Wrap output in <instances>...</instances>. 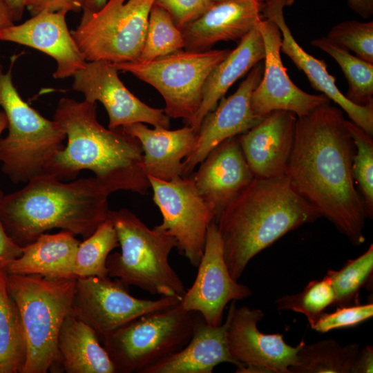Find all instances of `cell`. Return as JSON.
I'll return each instance as SVG.
<instances>
[{"mask_svg":"<svg viewBox=\"0 0 373 373\" xmlns=\"http://www.w3.org/2000/svg\"><path fill=\"white\" fill-rule=\"evenodd\" d=\"M355 145L340 109L330 103L298 117L285 174L296 192L354 245L367 218L352 175Z\"/></svg>","mask_w":373,"mask_h":373,"instance_id":"cell-1","label":"cell"},{"mask_svg":"<svg viewBox=\"0 0 373 373\" xmlns=\"http://www.w3.org/2000/svg\"><path fill=\"white\" fill-rule=\"evenodd\" d=\"M53 119L65 132L67 145L55 154L43 173L72 180L81 171L90 170L110 194L124 190L143 195L151 188L140 142L122 128L102 126L96 103L63 97Z\"/></svg>","mask_w":373,"mask_h":373,"instance_id":"cell-2","label":"cell"},{"mask_svg":"<svg viewBox=\"0 0 373 373\" xmlns=\"http://www.w3.org/2000/svg\"><path fill=\"white\" fill-rule=\"evenodd\" d=\"M321 217L286 174L256 178L222 211L216 223L229 271L238 281L249 262L289 231Z\"/></svg>","mask_w":373,"mask_h":373,"instance_id":"cell-3","label":"cell"},{"mask_svg":"<svg viewBox=\"0 0 373 373\" xmlns=\"http://www.w3.org/2000/svg\"><path fill=\"white\" fill-rule=\"evenodd\" d=\"M0 198V220L8 237L23 247L52 229L84 239L108 218L110 193L95 178L63 182L39 175Z\"/></svg>","mask_w":373,"mask_h":373,"instance_id":"cell-4","label":"cell"},{"mask_svg":"<svg viewBox=\"0 0 373 373\" xmlns=\"http://www.w3.org/2000/svg\"><path fill=\"white\" fill-rule=\"evenodd\" d=\"M75 285L76 278L6 273L7 289L18 307L26 343L21 373H46L60 361L58 335L71 310Z\"/></svg>","mask_w":373,"mask_h":373,"instance_id":"cell-5","label":"cell"},{"mask_svg":"<svg viewBox=\"0 0 373 373\" xmlns=\"http://www.w3.org/2000/svg\"><path fill=\"white\" fill-rule=\"evenodd\" d=\"M108 217L113 223L121 248L120 253L107 258L108 276L153 295L182 299L185 287L169 262L171 251L178 247L176 240L149 229L127 209L109 210Z\"/></svg>","mask_w":373,"mask_h":373,"instance_id":"cell-6","label":"cell"},{"mask_svg":"<svg viewBox=\"0 0 373 373\" xmlns=\"http://www.w3.org/2000/svg\"><path fill=\"white\" fill-rule=\"evenodd\" d=\"M15 57L4 72L0 63V106L5 113L8 133L0 138L1 171L15 184L28 182L43 174L46 164L62 149L66 135L54 119L50 120L20 96L12 79Z\"/></svg>","mask_w":373,"mask_h":373,"instance_id":"cell-7","label":"cell"},{"mask_svg":"<svg viewBox=\"0 0 373 373\" xmlns=\"http://www.w3.org/2000/svg\"><path fill=\"white\" fill-rule=\"evenodd\" d=\"M195 312L181 303L143 315L102 337L115 373H143L177 353L191 339Z\"/></svg>","mask_w":373,"mask_h":373,"instance_id":"cell-8","label":"cell"},{"mask_svg":"<svg viewBox=\"0 0 373 373\" xmlns=\"http://www.w3.org/2000/svg\"><path fill=\"white\" fill-rule=\"evenodd\" d=\"M155 0H108L95 12H83L70 33L86 61H137Z\"/></svg>","mask_w":373,"mask_h":373,"instance_id":"cell-9","label":"cell"},{"mask_svg":"<svg viewBox=\"0 0 373 373\" xmlns=\"http://www.w3.org/2000/svg\"><path fill=\"white\" fill-rule=\"evenodd\" d=\"M230 51L180 50L148 61L113 64L118 70L131 73L154 87L165 102V114L186 123L201 104L207 77Z\"/></svg>","mask_w":373,"mask_h":373,"instance_id":"cell-10","label":"cell"},{"mask_svg":"<svg viewBox=\"0 0 373 373\" xmlns=\"http://www.w3.org/2000/svg\"><path fill=\"white\" fill-rule=\"evenodd\" d=\"M128 285L109 276L76 278L70 312L103 337L143 315L171 307L181 299L162 296L157 300L135 298Z\"/></svg>","mask_w":373,"mask_h":373,"instance_id":"cell-11","label":"cell"},{"mask_svg":"<svg viewBox=\"0 0 373 373\" xmlns=\"http://www.w3.org/2000/svg\"><path fill=\"white\" fill-rule=\"evenodd\" d=\"M153 200L159 208L162 222L156 230L173 237L177 248L193 267L202 256L207 228L213 215L198 193L191 177L170 181L148 176Z\"/></svg>","mask_w":373,"mask_h":373,"instance_id":"cell-12","label":"cell"},{"mask_svg":"<svg viewBox=\"0 0 373 373\" xmlns=\"http://www.w3.org/2000/svg\"><path fill=\"white\" fill-rule=\"evenodd\" d=\"M265 316L260 309L237 307L231 302L227 313V343L238 373H290L303 341L296 347L281 334H263L257 324Z\"/></svg>","mask_w":373,"mask_h":373,"instance_id":"cell-13","label":"cell"},{"mask_svg":"<svg viewBox=\"0 0 373 373\" xmlns=\"http://www.w3.org/2000/svg\"><path fill=\"white\" fill-rule=\"evenodd\" d=\"M195 279L180 303L187 312L200 314L211 326L222 323L226 305L249 297L251 290L231 277L224 258L223 245L215 221L209 224Z\"/></svg>","mask_w":373,"mask_h":373,"instance_id":"cell-14","label":"cell"},{"mask_svg":"<svg viewBox=\"0 0 373 373\" xmlns=\"http://www.w3.org/2000/svg\"><path fill=\"white\" fill-rule=\"evenodd\" d=\"M118 70L106 61H86L73 77V88L91 102H101L108 115V128H117L134 124H149L169 128L170 118L164 109L146 104L122 83Z\"/></svg>","mask_w":373,"mask_h":373,"instance_id":"cell-15","label":"cell"},{"mask_svg":"<svg viewBox=\"0 0 373 373\" xmlns=\"http://www.w3.org/2000/svg\"><path fill=\"white\" fill-rule=\"evenodd\" d=\"M258 27L263 39L265 55L262 78L251 97L254 115L263 118L275 111H287L301 117L330 103L324 94L307 93L291 80L280 57L282 35L277 24L264 18Z\"/></svg>","mask_w":373,"mask_h":373,"instance_id":"cell-16","label":"cell"},{"mask_svg":"<svg viewBox=\"0 0 373 373\" xmlns=\"http://www.w3.org/2000/svg\"><path fill=\"white\" fill-rule=\"evenodd\" d=\"M264 66L256 64L236 92L222 97L203 119L195 144L182 162V177L189 176L209 153L223 141L238 136L259 123L263 118L254 115L251 106L254 90L259 84Z\"/></svg>","mask_w":373,"mask_h":373,"instance_id":"cell-17","label":"cell"},{"mask_svg":"<svg viewBox=\"0 0 373 373\" xmlns=\"http://www.w3.org/2000/svg\"><path fill=\"white\" fill-rule=\"evenodd\" d=\"M190 175L211 211L214 221L224 208L254 180L238 136L230 137L211 150Z\"/></svg>","mask_w":373,"mask_h":373,"instance_id":"cell-18","label":"cell"},{"mask_svg":"<svg viewBox=\"0 0 373 373\" xmlns=\"http://www.w3.org/2000/svg\"><path fill=\"white\" fill-rule=\"evenodd\" d=\"M66 14L42 12L18 25L15 23L0 31V40L26 46L50 56L57 63L55 79L73 77L86 61L70 31Z\"/></svg>","mask_w":373,"mask_h":373,"instance_id":"cell-19","label":"cell"},{"mask_svg":"<svg viewBox=\"0 0 373 373\" xmlns=\"http://www.w3.org/2000/svg\"><path fill=\"white\" fill-rule=\"evenodd\" d=\"M296 120L291 112L275 111L238 135L254 178H272L285 174L294 146Z\"/></svg>","mask_w":373,"mask_h":373,"instance_id":"cell-20","label":"cell"},{"mask_svg":"<svg viewBox=\"0 0 373 373\" xmlns=\"http://www.w3.org/2000/svg\"><path fill=\"white\" fill-rule=\"evenodd\" d=\"M291 0H263V18L274 21L281 35L280 51L288 56L296 67L304 72L311 86L337 104L348 115L352 122L373 135V103L358 106L350 102L338 88L335 78L327 70V64L305 52L296 42L283 16V8Z\"/></svg>","mask_w":373,"mask_h":373,"instance_id":"cell-21","label":"cell"},{"mask_svg":"<svg viewBox=\"0 0 373 373\" xmlns=\"http://www.w3.org/2000/svg\"><path fill=\"white\" fill-rule=\"evenodd\" d=\"M257 0L214 3L204 14L180 28L184 49L202 52L220 41H240L264 19Z\"/></svg>","mask_w":373,"mask_h":373,"instance_id":"cell-22","label":"cell"},{"mask_svg":"<svg viewBox=\"0 0 373 373\" xmlns=\"http://www.w3.org/2000/svg\"><path fill=\"white\" fill-rule=\"evenodd\" d=\"M121 128L140 142L147 176L165 181L182 177V162L193 149L197 139L198 133L190 126L169 130L150 128L138 122Z\"/></svg>","mask_w":373,"mask_h":373,"instance_id":"cell-23","label":"cell"},{"mask_svg":"<svg viewBox=\"0 0 373 373\" xmlns=\"http://www.w3.org/2000/svg\"><path fill=\"white\" fill-rule=\"evenodd\" d=\"M195 313L193 334L186 345L143 373H211L222 363L236 366L227 348V321L219 326H211Z\"/></svg>","mask_w":373,"mask_h":373,"instance_id":"cell-24","label":"cell"},{"mask_svg":"<svg viewBox=\"0 0 373 373\" xmlns=\"http://www.w3.org/2000/svg\"><path fill=\"white\" fill-rule=\"evenodd\" d=\"M265 55L263 39L257 27L240 40L237 47L209 75L203 86L201 104L186 125L198 133L204 117L216 106L229 88L264 59Z\"/></svg>","mask_w":373,"mask_h":373,"instance_id":"cell-25","label":"cell"},{"mask_svg":"<svg viewBox=\"0 0 373 373\" xmlns=\"http://www.w3.org/2000/svg\"><path fill=\"white\" fill-rule=\"evenodd\" d=\"M80 242L70 232L42 233L22 247V254L0 263L7 274H37L50 278H75L71 269Z\"/></svg>","mask_w":373,"mask_h":373,"instance_id":"cell-26","label":"cell"},{"mask_svg":"<svg viewBox=\"0 0 373 373\" xmlns=\"http://www.w3.org/2000/svg\"><path fill=\"white\" fill-rule=\"evenodd\" d=\"M57 349L67 373H115L98 334L71 312L60 328Z\"/></svg>","mask_w":373,"mask_h":373,"instance_id":"cell-27","label":"cell"},{"mask_svg":"<svg viewBox=\"0 0 373 373\" xmlns=\"http://www.w3.org/2000/svg\"><path fill=\"white\" fill-rule=\"evenodd\" d=\"M26 343L18 307L6 286V272L0 266V373H21Z\"/></svg>","mask_w":373,"mask_h":373,"instance_id":"cell-28","label":"cell"},{"mask_svg":"<svg viewBox=\"0 0 373 373\" xmlns=\"http://www.w3.org/2000/svg\"><path fill=\"white\" fill-rule=\"evenodd\" d=\"M357 343L342 347L333 339L311 344L303 340L290 373H350L359 351Z\"/></svg>","mask_w":373,"mask_h":373,"instance_id":"cell-29","label":"cell"},{"mask_svg":"<svg viewBox=\"0 0 373 373\" xmlns=\"http://www.w3.org/2000/svg\"><path fill=\"white\" fill-rule=\"evenodd\" d=\"M311 44L329 54L340 66L348 84L347 99L358 106L373 103V64L352 55L327 37L314 39Z\"/></svg>","mask_w":373,"mask_h":373,"instance_id":"cell-30","label":"cell"},{"mask_svg":"<svg viewBox=\"0 0 373 373\" xmlns=\"http://www.w3.org/2000/svg\"><path fill=\"white\" fill-rule=\"evenodd\" d=\"M119 247L116 230L108 217L89 237L79 243L72 266L73 277L108 276L107 258L112 250Z\"/></svg>","mask_w":373,"mask_h":373,"instance_id":"cell-31","label":"cell"},{"mask_svg":"<svg viewBox=\"0 0 373 373\" xmlns=\"http://www.w3.org/2000/svg\"><path fill=\"white\" fill-rule=\"evenodd\" d=\"M373 245L360 256L347 261L339 270H329L325 276L334 292L333 305L336 307L358 304L359 292L372 278Z\"/></svg>","mask_w":373,"mask_h":373,"instance_id":"cell-32","label":"cell"},{"mask_svg":"<svg viewBox=\"0 0 373 373\" xmlns=\"http://www.w3.org/2000/svg\"><path fill=\"white\" fill-rule=\"evenodd\" d=\"M184 48L181 30L171 15L153 5L149 17L144 44L137 61H148Z\"/></svg>","mask_w":373,"mask_h":373,"instance_id":"cell-33","label":"cell"},{"mask_svg":"<svg viewBox=\"0 0 373 373\" xmlns=\"http://www.w3.org/2000/svg\"><path fill=\"white\" fill-rule=\"evenodd\" d=\"M346 126L355 145L352 175L363 201L367 218L373 216V139L352 121Z\"/></svg>","mask_w":373,"mask_h":373,"instance_id":"cell-34","label":"cell"},{"mask_svg":"<svg viewBox=\"0 0 373 373\" xmlns=\"http://www.w3.org/2000/svg\"><path fill=\"white\" fill-rule=\"evenodd\" d=\"M334 301V292L329 280L325 276L312 280L298 294L286 295L276 300L279 310H291L304 314L308 321L323 312Z\"/></svg>","mask_w":373,"mask_h":373,"instance_id":"cell-35","label":"cell"},{"mask_svg":"<svg viewBox=\"0 0 373 373\" xmlns=\"http://www.w3.org/2000/svg\"><path fill=\"white\" fill-rule=\"evenodd\" d=\"M327 37L335 44L354 52L373 64V21H343L332 28Z\"/></svg>","mask_w":373,"mask_h":373,"instance_id":"cell-36","label":"cell"},{"mask_svg":"<svg viewBox=\"0 0 373 373\" xmlns=\"http://www.w3.org/2000/svg\"><path fill=\"white\" fill-rule=\"evenodd\" d=\"M373 316V304L352 305L337 307L332 313L322 312L309 321L311 327L318 332L325 333L341 328L352 327Z\"/></svg>","mask_w":373,"mask_h":373,"instance_id":"cell-37","label":"cell"},{"mask_svg":"<svg viewBox=\"0 0 373 373\" xmlns=\"http://www.w3.org/2000/svg\"><path fill=\"white\" fill-rule=\"evenodd\" d=\"M214 3L211 0H155L180 29L204 14Z\"/></svg>","mask_w":373,"mask_h":373,"instance_id":"cell-38","label":"cell"},{"mask_svg":"<svg viewBox=\"0 0 373 373\" xmlns=\"http://www.w3.org/2000/svg\"><path fill=\"white\" fill-rule=\"evenodd\" d=\"M26 9L32 16L42 12H78L82 10L80 0H27Z\"/></svg>","mask_w":373,"mask_h":373,"instance_id":"cell-39","label":"cell"},{"mask_svg":"<svg viewBox=\"0 0 373 373\" xmlns=\"http://www.w3.org/2000/svg\"><path fill=\"white\" fill-rule=\"evenodd\" d=\"M3 193L0 189V198ZM22 247L15 244L6 233L0 220V263L8 262L19 257Z\"/></svg>","mask_w":373,"mask_h":373,"instance_id":"cell-40","label":"cell"},{"mask_svg":"<svg viewBox=\"0 0 373 373\" xmlns=\"http://www.w3.org/2000/svg\"><path fill=\"white\" fill-rule=\"evenodd\" d=\"M373 372V347L366 345L359 350L350 373H372Z\"/></svg>","mask_w":373,"mask_h":373,"instance_id":"cell-41","label":"cell"},{"mask_svg":"<svg viewBox=\"0 0 373 373\" xmlns=\"http://www.w3.org/2000/svg\"><path fill=\"white\" fill-rule=\"evenodd\" d=\"M262 2L263 0H257ZM349 6L363 18H368L373 14V0H347Z\"/></svg>","mask_w":373,"mask_h":373,"instance_id":"cell-42","label":"cell"},{"mask_svg":"<svg viewBox=\"0 0 373 373\" xmlns=\"http://www.w3.org/2000/svg\"><path fill=\"white\" fill-rule=\"evenodd\" d=\"M11 11L5 0H0V31L13 25Z\"/></svg>","mask_w":373,"mask_h":373,"instance_id":"cell-43","label":"cell"},{"mask_svg":"<svg viewBox=\"0 0 373 373\" xmlns=\"http://www.w3.org/2000/svg\"><path fill=\"white\" fill-rule=\"evenodd\" d=\"M8 6L15 21L21 19L26 8L27 0H5Z\"/></svg>","mask_w":373,"mask_h":373,"instance_id":"cell-44","label":"cell"},{"mask_svg":"<svg viewBox=\"0 0 373 373\" xmlns=\"http://www.w3.org/2000/svg\"><path fill=\"white\" fill-rule=\"evenodd\" d=\"M108 0H80L83 12H95L102 8Z\"/></svg>","mask_w":373,"mask_h":373,"instance_id":"cell-45","label":"cell"},{"mask_svg":"<svg viewBox=\"0 0 373 373\" xmlns=\"http://www.w3.org/2000/svg\"><path fill=\"white\" fill-rule=\"evenodd\" d=\"M8 121L5 113L0 111V138L2 132L7 128Z\"/></svg>","mask_w":373,"mask_h":373,"instance_id":"cell-46","label":"cell"},{"mask_svg":"<svg viewBox=\"0 0 373 373\" xmlns=\"http://www.w3.org/2000/svg\"><path fill=\"white\" fill-rule=\"evenodd\" d=\"M213 3H218V2H221V1H227V0H211Z\"/></svg>","mask_w":373,"mask_h":373,"instance_id":"cell-47","label":"cell"}]
</instances>
